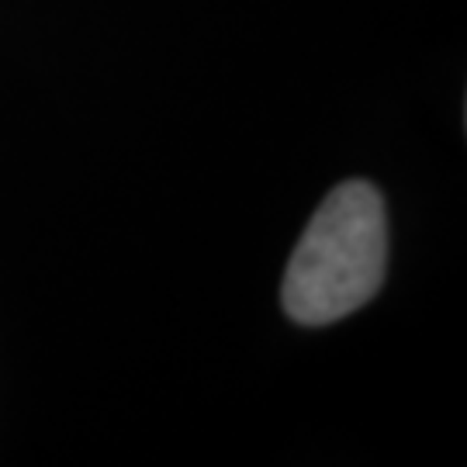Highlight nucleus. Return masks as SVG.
I'll list each match as a JSON object with an SVG mask.
<instances>
[{"label": "nucleus", "instance_id": "1", "mask_svg": "<svg viewBox=\"0 0 467 467\" xmlns=\"http://www.w3.org/2000/svg\"><path fill=\"white\" fill-rule=\"evenodd\" d=\"M384 201L364 181H347L322 201L284 274V308L301 326H329L368 305L384 281Z\"/></svg>", "mask_w": 467, "mask_h": 467}]
</instances>
